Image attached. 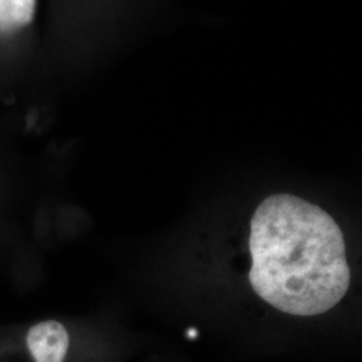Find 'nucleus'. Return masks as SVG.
Listing matches in <instances>:
<instances>
[{
	"label": "nucleus",
	"mask_w": 362,
	"mask_h": 362,
	"mask_svg": "<svg viewBox=\"0 0 362 362\" xmlns=\"http://www.w3.org/2000/svg\"><path fill=\"white\" fill-rule=\"evenodd\" d=\"M25 347L30 362H66L71 347L69 330L61 320H39L27 329Z\"/></svg>",
	"instance_id": "nucleus-3"
},
{
	"label": "nucleus",
	"mask_w": 362,
	"mask_h": 362,
	"mask_svg": "<svg viewBox=\"0 0 362 362\" xmlns=\"http://www.w3.org/2000/svg\"><path fill=\"white\" fill-rule=\"evenodd\" d=\"M40 0H0V54L11 56L30 47Z\"/></svg>",
	"instance_id": "nucleus-2"
},
{
	"label": "nucleus",
	"mask_w": 362,
	"mask_h": 362,
	"mask_svg": "<svg viewBox=\"0 0 362 362\" xmlns=\"http://www.w3.org/2000/svg\"><path fill=\"white\" fill-rule=\"evenodd\" d=\"M248 250L253 292L284 314H325L349 291L341 226L322 208L296 194H272L257 206Z\"/></svg>",
	"instance_id": "nucleus-1"
}]
</instances>
